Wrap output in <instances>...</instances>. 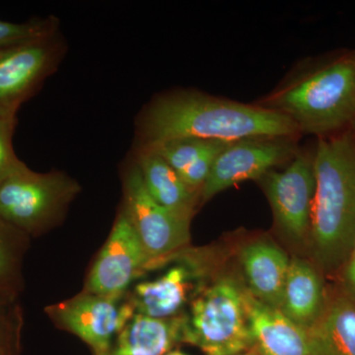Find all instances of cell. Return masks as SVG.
<instances>
[{
    "label": "cell",
    "mask_w": 355,
    "mask_h": 355,
    "mask_svg": "<svg viewBox=\"0 0 355 355\" xmlns=\"http://www.w3.org/2000/svg\"><path fill=\"white\" fill-rule=\"evenodd\" d=\"M253 137H298L286 116L258 106L196 90L159 95L137 123V144L144 148L177 139L236 140Z\"/></svg>",
    "instance_id": "1"
},
{
    "label": "cell",
    "mask_w": 355,
    "mask_h": 355,
    "mask_svg": "<svg viewBox=\"0 0 355 355\" xmlns=\"http://www.w3.org/2000/svg\"><path fill=\"white\" fill-rule=\"evenodd\" d=\"M256 105L288 118L301 135L321 139L349 130L355 120V51L299 64Z\"/></svg>",
    "instance_id": "2"
},
{
    "label": "cell",
    "mask_w": 355,
    "mask_h": 355,
    "mask_svg": "<svg viewBox=\"0 0 355 355\" xmlns=\"http://www.w3.org/2000/svg\"><path fill=\"white\" fill-rule=\"evenodd\" d=\"M309 235L324 270L345 265L355 244V135L352 130L318 139Z\"/></svg>",
    "instance_id": "3"
},
{
    "label": "cell",
    "mask_w": 355,
    "mask_h": 355,
    "mask_svg": "<svg viewBox=\"0 0 355 355\" xmlns=\"http://www.w3.org/2000/svg\"><path fill=\"white\" fill-rule=\"evenodd\" d=\"M182 343L205 355H239L253 347L244 305V289L221 279L198 292L184 314Z\"/></svg>",
    "instance_id": "4"
},
{
    "label": "cell",
    "mask_w": 355,
    "mask_h": 355,
    "mask_svg": "<svg viewBox=\"0 0 355 355\" xmlns=\"http://www.w3.org/2000/svg\"><path fill=\"white\" fill-rule=\"evenodd\" d=\"M80 184L60 171L37 173L26 166L0 186V217L28 236L62 220Z\"/></svg>",
    "instance_id": "5"
},
{
    "label": "cell",
    "mask_w": 355,
    "mask_h": 355,
    "mask_svg": "<svg viewBox=\"0 0 355 355\" xmlns=\"http://www.w3.org/2000/svg\"><path fill=\"white\" fill-rule=\"evenodd\" d=\"M123 202L147 258L148 270L162 265L190 244L191 221L161 207L149 195L135 161L123 177Z\"/></svg>",
    "instance_id": "6"
},
{
    "label": "cell",
    "mask_w": 355,
    "mask_h": 355,
    "mask_svg": "<svg viewBox=\"0 0 355 355\" xmlns=\"http://www.w3.org/2000/svg\"><path fill=\"white\" fill-rule=\"evenodd\" d=\"M65 43L58 32L0 50V118L16 116L62 62Z\"/></svg>",
    "instance_id": "7"
},
{
    "label": "cell",
    "mask_w": 355,
    "mask_h": 355,
    "mask_svg": "<svg viewBox=\"0 0 355 355\" xmlns=\"http://www.w3.org/2000/svg\"><path fill=\"white\" fill-rule=\"evenodd\" d=\"M298 137H253L230 142L217 156L200 191L203 205L217 193L288 164L301 147Z\"/></svg>",
    "instance_id": "8"
},
{
    "label": "cell",
    "mask_w": 355,
    "mask_h": 355,
    "mask_svg": "<svg viewBox=\"0 0 355 355\" xmlns=\"http://www.w3.org/2000/svg\"><path fill=\"white\" fill-rule=\"evenodd\" d=\"M46 313L60 329L87 343L94 355L106 352L135 315L128 294L106 296L84 291L49 306Z\"/></svg>",
    "instance_id": "9"
},
{
    "label": "cell",
    "mask_w": 355,
    "mask_h": 355,
    "mask_svg": "<svg viewBox=\"0 0 355 355\" xmlns=\"http://www.w3.org/2000/svg\"><path fill=\"white\" fill-rule=\"evenodd\" d=\"M258 181L270 203L277 227L295 241L309 235L316 190L314 151L301 148L286 169L270 170Z\"/></svg>",
    "instance_id": "10"
},
{
    "label": "cell",
    "mask_w": 355,
    "mask_h": 355,
    "mask_svg": "<svg viewBox=\"0 0 355 355\" xmlns=\"http://www.w3.org/2000/svg\"><path fill=\"white\" fill-rule=\"evenodd\" d=\"M149 261L127 211L121 207L108 239L86 279L84 291L106 296L128 294Z\"/></svg>",
    "instance_id": "11"
},
{
    "label": "cell",
    "mask_w": 355,
    "mask_h": 355,
    "mask_svg": "<svg viewBox=\"0 0 355 355\" xmlns=\"http://www.w3.org/2000/svg\"><path fill=\"white\" fill-rule=\"evenodd\" d=\"M244 305L253 347L261 355H309L305 329L244 291Z\"/></svg>",
    "instance_id": "12"
},
{
    "label": "cell",
    "mask_w": 355,
    "mask_h": 355,
    "mask_svg": "<svg viewBox=\"0 0 355 355\" xmlns=\"http://www.w3.org/2000/svg\"><path fill=\"white\" fill-rule=\"evenodd\" d=\"M195 270L189 263L172 266L158 279L139 282L128 294L135 314L153 319H171L188 303L195 282Z\"/></svg>",
    "instance_id": "13"
},
{
    "label": "cell",
    "mask_w": 355,
    "mask_h": 355,
    "mask_svg": "<svg viewBox=\"0 0 355 355\" xmlns=\"http://www.w3.org/2000/svg\"><path fill=\"white\" fill-rule=\"evenodd\" d=\"M133 160L150 197L177 216L191 221L200 203V193L189 188L171 166L150 149L135 148Z\"/></svg>",
    "instance_id": "14"
},
{
    "label": "cell",
    "mask_w": 355,
    "mask_h": 355,
    "mask_svg": "<svg viewBox=\"0 0 355 355\" xmlns=\"http://www.w3.org/2000/svg\"><path fill=\"white\" fill-rule=\"evenodd\" d=\"M184 314L153 319L135 314L105 352L96 355H166L182 343Z\"/></svg>",
    "instance_id": "15"
},
{
    "label": "cell",
    "mask_w": 355,
    "mask_h": 355,
    "mask_svg": "<svg viewBox=\"0 0 355 355\" xmlns=\"http://www.w3.org/2000/svg\"><path fill=\"white\" fill-rule=\"evenodd\" d=\"M240 259L250 293L279 309L291 263L287 254L270 243L256 242L242 250Z\"/></svg>",
    "instance_id": "16"
},
{
    "label": "cell",
    "mask_w": 355,
    "mask_h": 355,
    "mask_svg": "<svg viewBox=\"0 0 355 355\" xmlns=\"http://www.w3.org/2000/svg\"><path fill=\"white\" fill-rule=\"evenodd\" d=\"M306 334L309 355H355V301L336 299Z\"/></svg>",
    "instance_id": "17"
},
{
    "label": "cell",
    "mask_w": 355,
    "mask_h": 355,
    "mask_svg": "<svg viewBox=\"0 0 355 355\" xmlns=\"http://www.w3.org/2000/svg\"><path fill=\"white\" fill-rule=\"evenodd\" d=\"M323 289L319 275L307 261L294 259L288 272L279 309L301 328L308 329L323 310Z\"/></svg>",
    "instance_id": "18"
},
{
    "label": "cell",
    "mask_w": 355,
    "mask_h": 355,
    "mask_svg": "<svg viewBox=\"0 0 355 355\" xmlns=\"http://www.w3.org/2000/svg\"><path fill=\"white\" fill-rule=\"evenodd\" d=\"M30 236L0 217V288L19 292L22 289L23 261Z\"/></svg>",
    "instance_id": "19"
},
{
    "label": "cell",
    "mask_w": 355,
    "mask_h": 355,
    "mask_svg": "<svg viewBox=\"0 0 355 355\" xmlns=\"http://www.w3.org/2000/svg\"><path fill=\"white\" fill-rule=\"evenodd\" d=\"M19 293L0 288V355H19L24 314Z\"/></svg>",
    "instance_id": "20"
},
{
    "label": "cell",
    "mask_w": 355,
    "mask_h": 355,
    "mask_svg": "<svg viewBox=\"0 0 355 355\" xmlns=\"http://www.w3.org/2000/svg\"><path fill=\"white\" fill-rule=\"evenodd\" d=\"M214 140L198 139H177L166 140L155 146L144 147L157 153L173 169L182 174Z\"/></svg>",
    "instance_id": "21"
},
{
    "label": "cell",
    "mask_w": 355,
    "mask_h": 355,
    "mask_svg": "<svg viewBox=\"0 0 355 355\" xmlns=\"http://www.w3.org/2000/svg\"><path fill=\"white\" fill-rule=\"evenodd\" d=\"M58 26L60 22L53 16L25 23L0 20V50L30 40L55 34L58 32Z\"/></svg>",
    "instance_id": "22"
},
{
    "label": "cell",
    "mask_w": 355,
    "mask_h": 355,
    "mask_svg": "<svg viewBox=\"0 0 355 355\" xmlns=\"http://www.w3.org/2000/svg\"><path fill=\"white\" fill-rule=\"evenodd\" d=\"M16 123V116L0 118V186L26 167L25 163L16 156L13 148Z\"/></svg>",
    "instance_id": "23"
},
{
    "label": "cell",
    "mask_w": 355,
    "mask_h": 355,
    "mask_svg": "<svg viewBox=\"0 0 355 355\" xmlns=\"http://www.w3.org/2000/svg\"><path fill=\"white\" fill-rule=\"evenodd\" d=\"M230 142L232 141H221V140L212 141L210 146L203 151L202 155L195 162L191 163L182 174H180L184 183L191 190L200 193L217 156Z\"/></svg>",
    "instance_id": "24"
},
{
    "label": "cell",
    "mask_w": 355,
    "mask_h": 355,
    "mask_svg": "<svg viewBox=\"0 0 355 355\" xmlns=\"http://www.w3.org/2000/svg\"><path fill=\"white\" fill-rule=\"evenodd\" d=\"M345 279L349 291L355 296V244L345 263Z\"/></svg>",
    "instance_id": "25"
},
{
    "label": "cell",
    "mask_w": 355,
    "mask_h": 355,
    "mask_svg": "<svg viewBox=\"0 0 355 355\" xmlns=\"http://www.w3.org/2000/svg\"><path fill=\"white\" fill-rule=\"evenodd\" d=\"M239 355H261L259 354L258 350H257L256 347H253L251 349H248L247 352H243V354Z\"/></svg>",
    "instance_id": "26"
},
{
    "label": "cell",
    "mask_w": 355,
    "mask_h": 355,
    "mask_svg": "<svg viewBox=\"0 0 355 355\" xmlns=\"http://www.w3.org/2000/svg\"><path fill=\"white\" fill-rule=\"evenodd\" d=\"M166 355H188L184 354V352H180V350H171V352H168Z\"/></svg>",
    "instance_id": "27"
},
{
    "label": "cell",
    "mask_w": 355,
    "mask_h": 355,
    "mask_svg": "<svg viewBox=\"0 0 355 355\" xmlns=\"http://www.w3.org/2000/svg\"><path fill=\"white\" fill-rule=\"evenodd\" d=\"M349 130H352V133L355 135V120L352 121V125H350Z\"/></svg>",
    "instance_id": "28"
}]
</instances>
